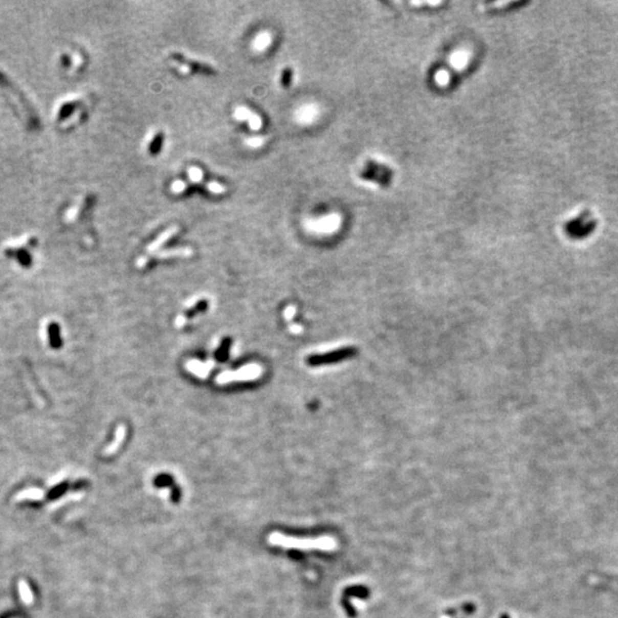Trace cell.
Listing matches in <instances>:
<instances>
[{
	"label": "cell",
	"instance_id": "cell-1",
	"mask_svg": "<svg viewBox=\"0 0 618 618\" xmlns=\"http://www.w3.org/2000/svg\"><path fill=\"white\" fill-rule=\"evenodd\" d=\"M268 543L272 546H278L283 548H298L303 549V551H309V549H323V551H329L335 547V542L329 537H321V538H299L294 536H288L282 533H274L268 536Z\"/></svg>",
	"mask_w": 618,
	"mask_h": 618
},
{
	"label": "cell",
	"instance_id": "cell-2",
	"mask_svg": "<svg viewBox=\"0 0 618 618\" xmlns=\"http://www.w3.org/2000/svg\"><path fill=\"white\" fill-rule=\"evenodd\" d=\"M392 171L384 164H380L378 162H369L365 165L363 172H362V178L365 181L372 182L373 185L380 187L388 186V183L392 180Z\"/></svg>",
	"mask_w": 618,
	"mask_h": 618
},
{
	"label": "cell",
	"instance_id": "cell-3",
	"mask_svg": "<svg viewBox=\"0 0 618 618\" xmlns=\"http://www.w3.org/2000/svg\"><path fill=\"white\" fill-rule=\"evenodd\" d=\"M359 353V350H357L355 347H342V348L336 349L329 351V353L325 354H320V355H314L309 357V364L312 365H323V364H331V363H338V362H342L345 360H349L353 359L354 356H356V354Z\"/></svg>",
	"mask_w": 618,
	"mask_h": 618
},
{
	"label": "cell",
	"instance_id": "cell-4",
	"mask_svg": "<svg viewBox=\"0 0 618 618\" xmlns=\"http://www.w3.org/2000/svg\"><path fill=\"white\" fill-rule=\"evenodd\" d=\"M341 218L339 214L332 213L329 215L322 216L315 220H311L307 222V228L314 233L318 234H329L336 231L340 227Z\"/></svg>",
	"mask_w": 618,
	"mask_h": 618
},
{
	"label": "cell",
	"instance_id": "cell-5",
	"mask_svg": "<svg viewBox=\"0 0 618 618\" xmlns=\"http://www.w3.org/2000/svg\"><path fill=\"white\" fill-rule=\"evenodd\" d=\"M318 114H320V111H318L317 105L306 104L302 105V107H300L296 111L294 117H296V120L299 124L309 125L315 122L316 118L318 117Z\"/></svg>",
	"mask_w": 618,
	"mask_h": 618
},
{
	"label": "cell",
	"instance_id": "cell-6",
	"mask_svg": "<svg viewBox=\"0 0 618 618\" xmlns=\"http://www.w3.org/2000/svg\"><path fill=\"white\" fill-rule=\"evenodd\" d=\"M273 42V35L269 31H261L252 40V50L255 53H262L268 50Z\"/></svg>",
	"mask_w": 618,
	"mask_h": 618
},
{
	"label": "cell",
	"instance_id": "cell-7",
	"mask_svg": "<svg viewBox=\"0 0 618 618\" xmlns=\"http://www.w3.org/2000/svg\"><path fill=\"white\" fill-rule=\"evenodd\" d=\"M44 497H45V491L42 489H39V488H29V489H24L21 492H18L14 499H15L16 501L41 500Z\"/></svg>",
	"mask_w": 618,
	"mask_h": 618
},
{
	"label": "cell",
	"instance_id": "cell-8",
	"mask_svg": "<svg viewBox=\"0 0 618 618\" xmlns=\"http://www.w3.org/2000/svg\"><path fill=\"white\" fill-rule=\"evenodd\" d=\"M588 216H590V212L584 211L581 215L577 216V218H575L569 222H567L566 226H564V231H566V234L569 236V237H571V235L575 233V231L581 228V227L585 224L586 220L588 219Z\"/></svg>",
	"mask_w": 618,
	"mask_h": 618
},
{
	"label": "cell",
	"instance_id": "cell-9",
	"mask_svg": "<svg viewBox=\"0 0 618 618\" xmlns=\"http://www.w3.org/2000/svg\"><path fill=\"white\" fill-rule=\"evenodd\" d=\"M17 587H18V592H20V598L22 602L26 606H31L33 603V600H35V598H33V593L30 588V585H29L27 581H24V579H21L20 582L17 583Z\"/></svg>",
	"mask_w": 618,
	"mask_h": 618
},
{
	"label": "cell",
	"instance_id": "cell-10",
	"mask_svg": "<svg viewBox=\"0 0 618 618\" xmlns=\"http://www.w3.org/2000/svg\"><path fill=\"white\" fill-rule=\"evenodd\" d=\"M597 226H598V224L595 220H587L585 224L581 227V228L575 231V233L571 235V238L584 239L585 237H587V236H590L593 231L595 230Z\"/></svg>",
	"mask_w": 618,
	"mask_h": 618
},
{
	"label": "cell",
	"instance_id": "cell-11",
	"mask_svg": "<svg viewBox=\"0 0 618 618\" xmlns=\"http://www.w3.org/2000/svg\"><path fill=\"white\" fill-rule=\"evenodd\" d=\"M178 231H179L178 227H171V228L166 229L165 231H164V233H162L161 235H159L158 237L156 239H154L150 245L148 246V251H153V250L158 249L159 246L163 245L165 242H167V240L170 239L172 237V236H174L178 233Z\"/></svg>",
	"mask_w": 618,
	"mask_h": 618
},
{
	"label": "cell",
	"instance_id": "cell-12",
	"mask_svg": "<svg viewBox=\"0 0 618 618\" xmlns=\"http://www.w3.org/2000/svg\"><path fill=\"white\" fill-rule=\"evenodd\" d=\"M468 60H470V55L466 51H458L453 53L450 62L451 65L456 69H462L468 63Z\"/></svg>",
	"mask_w": 618,
	"mask_h": 618
},
{
	"label": "cell",
	"instance_id": "cell-13",
	"mask_svg": "<svg viewBox=\"0 0 618 618\" xmlns=\"http://www.w3.org/2000/svg\"><path fill=\"white\" fill-rule=\"evenodd\" d=\"M125 433H126V432H125V428L124 427L118 428L117 435H116L115 442L113 444H111V446H109L107 449H105L104 455H107V456L114 455V453L118 450V448L120 447V444H122L124 437H125Z\"/></svg>",
	"mask_w": 618,
	"mask_h": 618
},
{
	"label": "cell",
	"instance_id": "cell-14",
	"mask_svg": "<svg viewBox=\"0 0 618 618\" xmlns=\"http://www.w3.org/2000/svg\"><path fill=\"white\" fill-rule=\"evenodd\" d=\"M251 114H252V111H251L248 107L239 105V107H236L234 110V118L236 120H239V122L248 123Z\"/></svg>",
	"mask_w": 618,
	"mask_h": 618
},
{
	"label": "cell",
	"instance_id": "cell-15",
	"mask_svg": "<svg viewBox=\"0 0 618 618\" xmlns=\"http://www.w3.org/2000/svg\"><path fill=\"white\" fill-rule=\"evenodd\" d=\"M188 178L190 179V181L195 182V183H201L204 181V172H203L200 167L197 166H190L188 167Z\"/></svg>",
	"mask_w": 618,
	"mask_h": 618
},
{
	"label": "cell",
	"instance_id": "cell-16",
	"mask_svg": "<svg viewBox=\"0 0 618 618\" xmlns=\"http://www.w3.org/2000/svg\"><path fill=\"white\" fill-rule=\"evenodd\" d=\"M204 186L207 191H210V192H212V194H215V195H222L227 191V188L216 181H207L204 183Z\"/></svg>",
	"mask_w": 618,
	"mask_h": 618
},
{
	"label": "cell",
	"instance_id": "cell-17",
	"mask_svg": "<svg viewBox=\"0 0 618 618\" xmlns=\"http://www.w3.org/2000/svg\"><path fill=\"white\" fill-rule=\"evenodd\" d=\"M248 124L252 131H259L262 127V118L258 114L252 113L248 120Z\"/></svg>",
	"mask_w": 618,
	"mask_h": 618
},
{
	"label": "cell",
	"instance_id": "cell-18",
	"mask_svg": "<svg viewBox=\"0 0 618 618\" xmlns=\"http://www.w3.org/2000/svg\"><path fill=\"white\" fill-rule=\"evenodd\" d=\"M266 142V139L262 137H253L250 139L245 140V144L251 149H258L261 148Z\"/></svg>",
	"mask_w": 618,
	"mask_h": 618
},
{
	"label": "cell",
	"instance_id": "cell-19",
	"mask_svg": "<svg viewBox=\"0 0 618 618\" xmlns=\"http://www.w3.org/2000/svg\"><path fill=\"white\" fill-rule=\"evenodd\" d=\"M162 143H163V135L161 133H157L152 139L150 147H149V151H150L151 153L158 152L159 149H161V147H162Z\"/></svg>",
	"mask_w": 618,
	"mask_h": 618
},
{
	"label": "cell",
	"instance_id": "cell-20",
	"mask_svg": "<svg viewBox=\"0 0 618 618\" xmlns=\"http://www.w3.org/2000/svg\"><path fill=\"white\" fill-rule=\"evenodd\" d=\"M435 80L438 85H447L450 81V75L447 70H438L435 74Z\"/></svg>",
	"mask_w": 618,
	"mask_h": 618
},
{
	"label": "cell",
	"instance_id": "cell-21",
	"mask_svg": "<svg viewBox=\"0 0 618 618\" xmlns=\"http://www.w3.org/2000/svg\"><path fill=\"white\" fill-rule=\"evenodd\" d=\"M188 185L186 182H183L181 180H176L171 185V191L173 194H181V192H185L187 190Z\"/></svg>",
	"mask_w": 618,
	"mask_h": 618
},
{
	"label": "cell",
	"instance_id": "cell-22",
	"mask_svg": "<svg viewBox=\"0 0 618 618\" xmlns=\"http://www.w3.org/2000/svg\"><path fill=\"white\" fill-rule=\"evenodd\" d=\"M292 75H293V74H292V71L290 70L289 68H286V69H284V70L282 71L281 84H282L283 87H288V86H289L290 84H291V80H292Z\"/></svg>",
	"mask_w": 618,
	"mask_h": 618
},
{
	"label": "cell",
	"instance_id": "cell-23",
	"mask_svg": "<svg viewBox=\"0 0 618 618\" xmlns=\"http://www.w3.org/2000/svg\"><path fill=\"white\" fill-rule=\"evenodd\" d=\"M80 498H81V494H68L67 496L62 497L61 499L57 500L56 501V505H53L52 507H57V506H60L62 504L67 503L68 500H77V499H80Z\"/></svg>",
	"mask_w": 618,
	"mask_h": 618
}]
</instances>
